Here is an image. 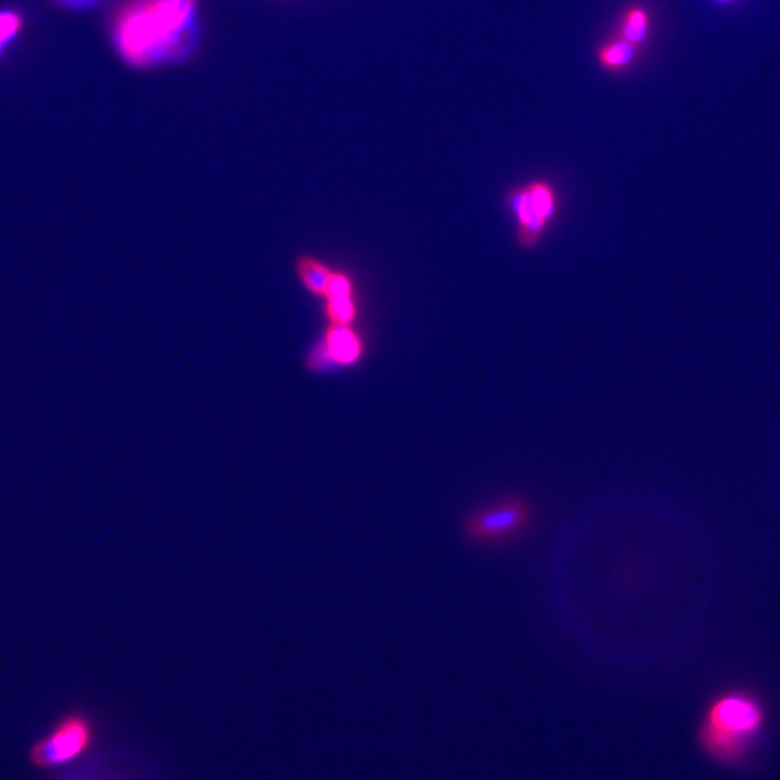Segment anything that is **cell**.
<instances>
[{
    "label": "cell",
    "mask_w": 780,
    "mask_h": 780,
    "mask_svg": "<svg viewBox=\"0 0 780 780\" xmlns=\"http://www.w3.org/2000/svg\"><path fill=\"white\" fill-rule=\"evenodd\" d=\"M111 41L134 69L180 62L197 44V0H122L114 8Z\"/></svg>",
    "instance_id": "obj_1"
},
{
    "label": "cell",
    "mask_w": 780,
    "mask_h": 780,
    "mask_svg": "<svg viewBox=\"0 0 780 780\" xmlns=\"http://www.w3.org/2000/svg\"><path fill=\"white\" fill-rule=\"evenodd\" d=\"M100 735L93 712L80 707L64 710L30 746L27 759L35 770H64L88 759Z\"/></svg>",
    "instance_id": "obj_2"
},
{
    "label": "cell",
    "mask_w": 780,
    "mask_h": 780,
    "mask_svg": "<svg viewBox=\"0 0 780 780\" xmlns=\"http://www.w3.org/2000/svg\"><path fill=\"white\" fill-rule=\"evenodd\" d=\"M504 208L515 227V241L523 250H537L559 214V192L550 180H529L509 186L503 195Z\"/></svg>",
    "instance_id": "obj_3"
},
{
    "label": "cell",
    "mask_w": 780,
    "mask_h": 780,
    "mask_svg": "<svg viewBox=\"0 0 780 780\" xmlns=\"http://www.w3.org/2000/svg\"><path fill=\"white\" fill-rule=\"evenodd\" d=\"M534 519V506L519 493L479 504L462 520V534L481 548H503L519 539Z\"/></svg>",
    "instance_id": "obj_4"
},
{
    "label": "cell",
    "mask_w": 780,
    "mask_h": 780,
    "mask_svg": "<svg viewBox=\"0 0 780 780\" xmlns=\"http://www.w3.org/2000/svg\"><path fill=\"white\" fill-rule=\"evenodd\" d=\"M367 353L369 344L359 325L325 324L303 355V369L314 376L340 375L364 364Z\"/></svg>",
    "instance_id": "obj_5"
},
{
    "label": "cell",
    "mask_w": 780,
    "mask_h": 780,
    "mask_svg": "<svg viewBox=\"0 0 780 780\" xmlns=\"http://www.w3.org/2000/svg\"><path fill=\"white\" fill-rule=\"evenodd\" d=\"M760 712L752 701L743 698H726L710 715V748L719 754H735L743 741L748 739L759 726Z\"/></svg>",
    "instance_id": "obj_6"
},
{
    "label": "cell",
    "mask_w": 780,
    "mask_h": 780,
    "mask_svg": "<svg viewBox=\"0 0 780 780\" xmlns=\"http://www.w3.org/2000/svg\"><path fill=\"white\" fill-rule=\"evenodd\" d=\"M320 300L325 324L359 325L364 314L362 289L355 273L347 267H334L333 277Z\"/></svg>",
    "instance_id": "obj_7"
},
{
    "label": "cell",
    "mask_w": 780,
    "mask_h": 780,
    "mask_svg": "<svg viewBox=\"0 0 780 780\" xmlns=\"http://www.w3.org/2000/svg\"><path fill=\"white\" fill-rule=\"evenodd\" d=\"M333 264H329L324 259L313 253H298L292 261V272L297 277L298 283L302 286L303 291L309 292L311 297L322 298L325 289H328L329 280L333 277Z\"/></svg>",
    "instance_id": "obj_8"
},
{
    "label": "cell",
    "mask_w": 780,
    "mask_h": 780,
    "mask_svg": "<svg viewBox=\"0 0 780 780\" xmlns=\"http://www.w3.org/2000/svg\"><path fill=\"white\" fill-rule=\"evenodd\" d=\"M636 58V44L617 38V41L604 44L598 51V62L606 67L607 71H621Z\"/></svg>",
    "instance_id": "obj_9"
},
{
    "label": "cell",
    "mask_w": 780,
    "mask_h": 780,
    "mask_svg": "<svg viewBox=\"0 0 780 780\" xmlns=\"http://www.w3.org/2000/svg\"><path fill=\"white\" fill-rule=\"evenodd\" d=\"M649 26H651V15L647 10H643L642 5H632L621 15V38L640 44L643 36L647 35Z\"/></svg>",
    "instance_id": "obj_10"
},
{
    "label": "cell",
    "mask_w": 780,
    "mask_h": 780,
    "mask_svg": "<svg viewBox=\"0 0 780 780\" xmlns=\"http://www.w3.org/2000/svg\"><path fill=\"white\" fill-rule=\"evenodd\" d=\"M24 26H26V21H24V16L19 11H0V57L21 36V33L24 32Z\"/></svg>",
    "instance_id": "obj_11"
},
{
    "label": "cell",
    "mask_w": 780,
    "mask_h": 780,
    "mask_svg": "<svg viewBox=\"0 0 780 780\" xmlns=\"http://www.w3.org/2000/svg\"><path fill=\"white\" fill-rule=\"evenodd\" d=\"M60 8L69 11L93 10L100 0H55Z\"/></svg>",
    "instance_id": "obj_12"
}]
</instances>
